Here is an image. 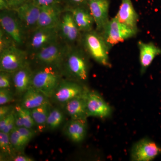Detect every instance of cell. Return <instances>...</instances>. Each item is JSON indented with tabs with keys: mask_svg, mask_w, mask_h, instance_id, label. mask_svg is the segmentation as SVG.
Returning a JSON list of instances; mask_svg holds the SVG:
<instances>
[{
	"mask_svg": "<svg viewBox=\"0 0 161 161\" xmlns=\"http://www.w3.org/2000/svg\"><path fill=\"white\" fill-rule=\"evenodd\" d=\"M90 57L80 44L70 46L61 68L67 79L86 82L88 79Z\"/></svg>",
	"mask_w": 161,
	"mask_h": 161,
	"instance_id": "obj_1",
	"label": "cell"
},
{
	"mask_svg": "<svg viewBox=\"0 0 161 161\" xmlns=\"http://www.w3.org/2000/svg\"><path fill=\"white\" fill-rule=\"evenodd\" d=\"M69 47L59 38L57 41L29 55L30 62L36 64L39 66H54L61 70Z\"/></svg>",
	"mask_w": 161,
	"mask_h": 161,
	"instance_id": "obj_2",
	"label": "cell"
},
{
	"mask_svg": "<svg viewBox=\"0 0 161 161\" xmlns=\"http://www.w3.org/2000/svg\"><path fill=\"white\" fill-rule=\"evenodd\" d=\"M80 44L96 62L106 67L112 66L109 56L110 49L99 32L95 29L82 33Z\"/></svg>",
	"mask_w": 161,
	"mask_h": 161,
	"instance_id": "obj_3",
	"label": "cell"
},
{
	"mask_svg": "<svg viewBox=\"0 0 161 161\" xmlns=\"http://www.w3.org/2000/svg\"><path fill=\"white\" fill-rule=\"evenodd\" d=\"M61 70L56 67L39 66L33 70L31 87L48 98H52L55 90L63 79Z\"/></svg>",
	"mask_w": 161,
	"mask_h": 161,
	"instance_id": "obj_4",
	"label": "cell"
},
{
	"mask_svg": "<svg viewBox=\"0 0 161 161\" xmlns=\"http://www.w3.org/2000/svg\"><path fill=\"white\" fill-rule=\"evenodd\" d=\"M0 25L17 46L22 48L25 47L30 33L14 10L9 9L1 11Z\"/></svg>",
	"mask_w": 161,
	"mask_h": 161,
	"instance_id": "obj_5",
	"label": "cell"
},
{
	"mask_svg": "<svg viewBox=\"0 0 161 161\" xmlns=\"http://www.w3.org/2000/svg\"><path fill=\"white\" fill-rule=\"evenodd\" d=\"M138 29L128 27L120 23L116 18L110 19L100 33L110 49L116 44L136 36Z\"/></svg>",
	"mask_w": 161,
	"mask_h": 161,
	"instance_id": "obj_6",
	"label": "cell"
},
{
	"mask_svg": "<svg viewBox=\"0 0 161 161\" xmlns=\"http://www.w3.org/2000/svg\"><path fill=\"white\" fill-rule=\"evenodd\" d=\"M29 63L28 52L16 45L0 52V71L13 73Z\"/></svg>",
	"mask_w": 161,
	"mask_h": 161,
	"instance_id": "obj_7",
	"label": "cell"
},
{
	"mask_svg": "<svg viewBox=\"0 0 161 161\" xmlns=\"http://www.w3.org/2000/svg\"><path fill=\"white\" fill-rule=\"evenodd\" d=\"M59 38L58 26L37 27L29 34L24 49L30 55Z\"/></svg>",
	"mask_w": 161,
	"mask_h": 161,
	"instance_id": "obj_8",
	"label": "cell"
},
{
	"mask_svg": "<svg viewBox=\"0 0 161 161\" xmlns=\"http://www.w3.org/2000/svg\"><path fill=\"white\" fill-rule=\"evenodd\" d=\"M60 39L69 46L80 44L82 32L80 31L70 12L65 9L58 26Z\"/></svg>",
	"mask_w": 161,
	"mask_h": 161,
	"instance_id": "obj_9",
	"label": "cell"
},
{
	"mask_svg": "<svg viewBox=\"0 0 161 161\" xmlns=\"http://www.w3.org/2000/svg\"><path fill=\"white\" fill-rule=\"evenodd\" d=\"M86 88L81 83L70 79H62L52 98L57 102L65 104L73 98L84 94Z\"/></svg>",
	"mask_w": 161,
	"mask_h": 161,
	"instance_id": "obj_10",
	"label": "cell"
},
{
	"mask_svg": "<svg viewBox=\"0 0 161 161\" xmlns=\"http://www.w3.org/2000/svg\"><path fill=\"white\" fill-rule=\"evenodd\" d=\"M161 154V147L150 138L141 139L131 149V160L133 161H150Z\"/></svg>",
	"mask_w": 161,
	"mask_h": 161,
	"instance_id": "obj_11",
	"label": "cell"
},
{
	"mask_svg": "<svg viewBox=\"0 0 161 161\" xmlns=\"http://www.w3.org/2000/svg\"><path fill=\"white\" fill-rule=\"evenodd\" d=\"M86 103L88 117L104 118L112 114V108L98 92L88 90Z\"/></svg>",
	"mask_w": 161,
	"mask_h": 161,
	"instance_id": "obj_12",
	"label": "cell"
},
{
	"mask_svg": "<svg viewBox=\"0 0 161 161\" xmlns=\"http://www.w3.org/2000/svg\"><path fill=\"white\" fill-rule=\"evenodd\" d=\"M110 0H89L88 7L95 23V29L101 32L110 19Z\"/></svg>",
	"mask_w": 161,
	"mask_h": 161,
	"instance_id": "obj_13",
	"label": "cell"
},
{
	"mask_svg": "<svg viewBox=\"0 0 161 161\" xmlns=\"http://www.w3.org/2000/svg\"><path fill=\"white\" fill-rule=\"evenodd\" d=\"M40 8L37 27L58 26L61 15L65 10V6L63 3L40 6Z\"/></svg>",
	"mask_w": 161,
	"mask_h": 161,
	"instance_id": "obj_14",
	"label": "cell"
},
{
	"mask_svg": "<svg viewBox=\"0 0 161 161\" xmlns=\"http://www.w3.org/2000/svg\"><path fill=\"white\" fill-rule=\"evenodd\" d=\"M40 9V6L33 1L14 9L20 21L29 33L37 27Z\"/></svg>",
	"mask_w": 161,
	"mask_h": 161,
	"instance_id": "obj_15",
	"label": "cell"
},
{
	"mask_svg": "<svg viewBox=\"0 0 161 161\" xmlns=\"http://www.w3.org/2000/svg\"><path fill=\"white\" fill-rule=\"evenodd\" d=\"M139 51V61L141 75H144L153 61L161 54V48L152 42L137 43Z\"/></svg>",
	"mask_w": 161,
	"mask_h": 161,
	"instance_id": "obj_16",
	"label": "cell"
},
{
	"mask_svg": "<svg viewBox=\"0 0 161 161\" xmlns=\"http://www.w3.org/2000/svg\"><path fill=\"white\" fill-rule=\"evenodd\" d=\"M65 8L70 12L75 23L82 33L95 29V21L88 6H65Z\"/></svg>",
	"mask_w": 161,
	"mask_h": 161,
	"instance_id": "obj_17",
	"label": "cell"
},
{
	"mask_svg": "<svg viewBox=\"0 0 161 161\" xmlns=\"http://www.w3.org/2000/svg\"><path fill=\"white\" fill-rule=\"evenodd\" d=\"M115 17L120 23L134 29H138L139 15L132 0H121L118 12Z\"/></svg>",
	"mask_w": 161,
	"mask_h": 161,
	"instance_id": "obj_18",
	"label": "cell"
},
{
	"mask_svg": "<svg viewBox=\"0 0 161 161\" xmlns=\"http://www.w3.org/2000/svg\"><path fill=\"white\" fill-rule=\"evenodd\" d=\"M33 74L30 62L12 73L13 85L19 95H23L31 87Z\"/></svg>",
	"mask_w": 161,
	"mask_h": 161,
	"instance_id": "obj_19",
	"label": "cell"
},
{
	"mask_svg": "<svg viewBox=\"0 0 161 161\" xmlns=\"http://www.w3.org/2000/svg\"><path fill=\"white\" fill-rule=\"evenodd\" d=\"M86 92L64 104V109L71 119H87Z\"/></svg>",
	"mask_w": 161,
	"mask_h": 161,
	"instance_id": "obj_20",
	"label": "cell"
},
{
	"mask_svg": "<svg viewBox=\"0 0 161 161\" xmlns=\"http://www.w3.org/2000/svg\"><path fill=\"white\" fill-rule=\"evenodd\" d=\"M87 119H71L64 127V132L72 142L79 143L83 141L86 135Z\"/></svg>",
	"mask_w": 161,
	"mask_h": 161,
	"instance_id": "obj_21",
	"label": "cell"
},
{
	"mask_svg": "<svg viewBox=\"0 0 161 161\" xmlns=\"http://www.w3.org/2000/svg\"><path fill=\"white\" fill-rule=\"evenodd\" d=\"M35 132L32 129L25 127H15L9 133V137L14 150L21 151L34 136Z\"/></svg>",
	"mask_w": 161,
	"mask_h": 161,
	"instance_id": "obj_22",
	"label": "cell"
},
{
	"mask_svg": "<svg viewBox=\"0 0 161 161\" xmlns=\"http://www.w3.org/2000/svg\"><path fill=\"white\" fill-rule=\"evenodd\" d=\"M23 95L20 105L30 110L42 105L48 101V98L45 95L32 87L27 90Z\"/></svg>",
	"mask_w": 161,
	"mask_h": 161,
	"instance_id": "obj_23",
	"label": "cell"
},
{
	"mask_svg": "<svg viewBox=\"0 0 161 161\" xmlns=\"http://www.w3.org/2000/svg\"><path fill=\"white\" fill-rule=\"evenodd\" d=\"M14 112L16 127H25L32 129L36 125L32 117L31 110L23 108L20 105H17L14 107Z\"/></svg>",
	"mask_w": 161,
	"mask_h": 161,
	"instance_id": "obj_24",
	"label": "cell"
},
{
	"mask_svg": "<svg viewBox=\"0 0 161 161\" xmlns=\"http://www.w3.org/2000/svg\"><path fill=\"white\" fill-rule=\"evenodd\" d=\"M50 110V105L48 101L42 105L31 110L33 119L36 125L40 130L46 126L47 120Z\"/></svg>",
	"mask_w": 161,
	"mask_h": 161,
	"instance_id": "obj_25",
	"label": "cell"
},
{
	"mask_svg": "<svg viewBox=\"0 0 161 161\" xmlns=\"http://www.w3.org/2000/svg\"><path fill=\"white\" fill-rule=\"evenodd\" d=\"M64 119L62 112L59 109L51 110L47 120L46 126L52 130L58 129Z\"/></svg>",
	"mask_w": 161,
	"mask_h": 161,
	"instance_id": "obj_26",
	"label": "cell"
},
{
	"mask_svg": "<svg viewBox=\"0 0 161 161\" xmlns=\"http://www.w3.org/2000/svg\"><path fill=\"white\" fill-rule=\"evenodd\" d=\"M0 150L3 154L13 156V147L12 146L9 134L0 132Z\"/></svg>",
	"mask_w": 161,
	"mask_h": 161,
	"instance_id": "obj_27",
	"label": "cell"
},
{
	"mask_svg": "<svg viewBox=\"0 0 161 161\" xmlns=\"http://www.w3.org/2000/svg\"><path fill=\"white\" fill-rule=\"evenodd\" d=\"M16 44L12 39L2 28H0V52Z\"/></svg>",
	"mask_w": 161,
	"mask_h": 161,
	"instance_id": "obj_28",
	"label": "cell"
},
{
	"mask_svg": "<svg viewBox=\"0 0 161 161\" xmlns=\"http://www.w3.org/2000/svg\"><path fill=\"white\" fill-rule=\"evenodd\" d=\"M12 83V73L0 71V89H9Z\"/></svg>",
	"mask_w": 161,
	"mask_h": 161,
	"instance_id": "obj_29",
	"label": "cell"
},
{
	"mask_svg": "<svg viewBox=\"0 0 161 161\" xmlns=\"http://www.w3.org/2000/svg\"><path fill=\"white\" fill-rule=\"evenodd\" d=\"M13 100V95L9 89H0V105H6Z\"/></svg>",
	"mask_w": 161,
	"mask_h": 161,
	"instance_id": "obj_30",
	"label": "cell"
},
{
	"mask_svg": "<svg viewBox=\"0 0 161 161\" xmlns=\"http://www.w3.org/2000/svg\"><path fill=\"white\" fill-rule=\"evenodd\" d=\"M89 0H63L65 7H73L78 6H88Z\"/></svg>",
	"mask_w": 161,
	"mask_h": 161,
	"instance_id": "obj_31",
	"label": "cell"
},
{
	"mask_svg": "<svg viewBox=\"0 0 161 161\" xmlns=\"http://www.w3.org/2000/svg\"><path fill=\"white\" fill-rule=\"evenodd\" d=\"M10 9H16L26 3L32 2L33 0H6Z\"/></svg>",
	"mask_w": 161,
	"mask_h": 161,
	"instance_id": "obj_32",
	"label": "cell"
},
{
	"mask_svg": "<svg viewBox=\"0 0 161 161\" xmlns=\"http://www.w3.org/2000/svg\"><path fill=\"white\" fill-rule=\"evenodd\" d=\"M33 2L40 7L58 3H63V0H33Z\"/></svg>",
	"mask_w": 161,
	"mask_h": 161,
	"instance_id": "obj_33",
	"label": "cell"
},
{
	"mask_svg": "<svg viewBox=\"0 0 161 161\" xmlns=\"http://www.w3.org/2000/svg\"><path fill=\"white\" fill-rule=\"evenodd\" d=\"M13 107L7 106L6 105L1 106L0 107V119L3 118L10 114L13 111Z\"/></svg>",
	"mask_w": 161,
	"mask_h": 161,
	"instance_id": "obj_34",
	"label": "cell"
},
{
	"mask_svg": "<svg viewBox=\"0 0 161 161\" xmlns=\"http://www.w3.org/2000/svg\"><path fill=\"white\" fill-rule=\"evenodd\" d=\"M12 161H33L34 160L28 156L24 154H20L19 155L13 156L11 158Z\"/></svg>",
	"mask_w": 161,
	"mask_h": 161,
	"instance_id": "obj_35",
	"label": "cell"
},
{
	"mask_svg": "<svg viewBox=\"0 0 161 161\" xmlns=\"http://www.w3.org/2000/svg\"><path fill=\"white\" fill-rule=\"evenodd\" d=\"M10 9L8 3L6 0H0V10H6Z\"/></svg>",
	"mask_w": 161,
	"mask_h": 161,
	"instance_id": "obj_36",
	"label": "cell"
}]
</instances>
